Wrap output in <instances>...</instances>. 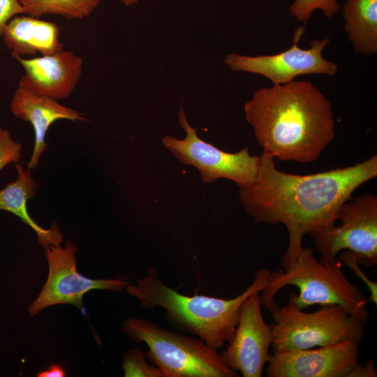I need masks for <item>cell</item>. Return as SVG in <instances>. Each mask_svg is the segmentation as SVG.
<instances>
[{
    "label": "cell",
    "instance_id": "6da1fadb",
    "mask_svg": "<svg viewBox=\"0 0 377 377\" xmlns=\"http://www.w3.org/2000/svg\"><path fill=\"white\" fill-rule=\"evenodd\" d=\"M376 177L377 155L352 166L300 175L278 170L274 158L263 151L254 180L239 188V201L254 222L285 226V269L303 247L304 236L334 226L353 193Z\"/></svg>",
    "mask_w": 377,
    "mask_h": 377
},
{
    "label": "cell",
    "instance_id": "7a4b0ae2",
    "mask_svg": "<svg viewBox=\"0 0 377 377\" xmlns=\"http://www.w3.org/2000/svg\"><path fill=\"white\" fill-rule=\"evenodd\" d=\"M244 112L263 151L282 161H315L334 137L331 103L306 81L260 88Z\"/></svg>",
    "mask_w": 377,
    "mask_h": 377
},
{
    "label": "cell",
    "instance_id": "3957f363",
    "mask_svg": "<svg viewBox=\"0 0 377 377\" xmlns=\"http://www.w3.org/2000/svg\"><path fill=\"white\" fill-rule=\"evenodd\" d=\"M270 272L267 268L258 269L251 283L231 299L181 294L160 280L156 267H149L146 276L136 279L135 284H128L126 290L143 307L163 308L174 326L218 350L232 339L244 301L265 288Z\"/></svg>",
    "mask_w": 377,
    "mask_h": 377
},
{
    "label": "cell",
    "instance_id": "277c9868",
    "mask_svg": "<svg viewBox=\"0 0 377 377\" xmlns=\"http://www.w3.org/2000/svg\"><path fill=\"white\" fill-rule=\"evenodd\" d=\"M288 286H295L299 293L289 295V304L298 309L312 305L337 304L365 323L369 317L367 300L361 290L344 275L338 259L332 263L318 260L310 247H302L290 265L270 272L260 295L261 305L269 311L278 306L276 293Z\"/></svg>",
    "mask_w": 377,
    "mask_h": 377
},
{
    "label": "cell",
    "instance_id": "5b68a950",
    "mask_svg": "<svg viewBox=\"0 0 377 377\" xmlns=\"http://www.w3.org/2000/svg\"><path fill=\"white\" fill-rule=\"evenodd\" d=\"M122 329L133 340L147 346V360L161 371L163 377L238 376L217 350L200 339L135 317L126 320Z\"/></svg>",
    "mask_w": 377,
    "mask_h": 377
},
{
    "label": "cell",
    "instance_id": "8992f818",
    "mask_svg": "<svg viewBox=\"0 0 377 377\" xmlns=\"http://www.w3.org/2000/svg\"><path fill=\"white\" fill-rule=\"evenodd\" d=\"M274 351L298 350L343 341H361L364 323L337 304L306 313L289 303L269 311Z\"/></svg>",
    "mask_w": 377,
    "mask_h": 377
},
{
    "label": "cell",
    "instance_id": "52a82bcc",
    "mask_svg": "<svg viewBox=\"0 0 377 377\" xmlns=\"http://www.w3.org/2000/svg\"><path fill=\"white\" fill-rule=\"evenodd\" d=\"M339 226H333L310 235L320 262L332 263L343 251H350L359 265L377 264V197L371 193L350 198L342 206Z\"/></svg>",
    "mask_w": 377,
    "mask_h": 377
},
{
    "label": "cell",
    "instance_id": "ba28073f",
    "mask_svg": "<svg viewBox=\"0 0 377 377\" xmlns=\"http://www.w3.org/2000/svg\"><path fill=\"white\" fill-rule=\"evenodd\" d=\"M179 122L186 132L185 138L179 139L166 135L162 144L180 163L197 168L204 183L227 179L240 188L253 182L260 156L251 155L248 147L235 153L226 152L202 140L197 134V128L188 121L183 106L179 111Z\"/></svg>",
    "mask_w": 377,
    "mask_h": 377
},
{
    "label": "cell",
    "instance_id": "9c48e42d",
    "mask_svg": "<svg viewBox=\"0 0 377 377\" xmlns=\"http://www.w3.org/2000/svg\"><path fill=\"white\" fill-rule=\"evenodd\" d=\"M77 246L71 242L65 247L60 245L45 247L49 273L46 282L37 298L30 304L28 311L34 316L55 304H69L82 310V298L92 290L123 291L129 281L124 278L92 279L82 276L76 268Z\"/></svg>",
    "mask_w": 377,
    "mask_h": 377
},
{
    "label": "cell",
    "instance_id": "30bf717a",
    "mask_svg": "<svg viewBox=\"0 0 377 377\" xmlns=\"http://www.w3.org/2000/svg\"><path fill=\"white\" fill-rule=\"evenodd\" d=\"M303 33L302 27L295 31L294 43L286 51L255 57L229 53L225 57L224 64L234 71L263 75L275 85L288 83L297 76L305 74L334 75L338 70L337 64L322 55L330 39L313 40L309 48L302 49L298 46V40Z\"/></svg>",
    "mask_w": 377,
    "mask_h": 377
},
{
    "label": "cell",
    "instance_id": "8fae6325",
    "mask_svg": "<svg viewBox=\"0 0 377 377\" xmlns=\"http://www.w3.org/2000/svg\"><path fill=\"white\" fill-rule=\"evenodd\" d=\"M360 342L343 341L298 350L274 351L267 377H348L359 364Z\"/></svg>",
    "mask_w": 377,
    "mask_h": 377
},
{
    "label": "cell",
    "instance_id": "7c38bea8",
    "mask_svg": "<svg viewBox=\"0 0 377 377\" xmlns=\"http://www.w3.org/2000/svg\"><path fill=\"white\" fill-rule=\"evenodd\" d=\"M261 306L260 292L244 301L232 339L220 353L226 364L244 377L262 376L270 355L272 332L263 318Z\"/></svg>",
    "mask_w": 377,
    "mask_h": 377
},
{
    "label": "cell",
    "instance_id": "4fadbf2b",
    "mask_svg": "<svg viewBox=\"0 0 377 377\" xmlns=\"http://www.w3.org/2000/svg\"><path fill=\"white\" fill-rule=\"evenodd\" d=\"M24 70L19 86L56 101L68 98L79 82L82 59L72 52L61 50L32 59L15 57Z\"/></svg>",
    "mask_w": 377,
    "mask_h": 377
},
{
    "label": "cell",
    "instance_id": "5bb4252c",
    "mask_svg": "<svg viewBox=\"0 0 377 377\" xmlns=\"http://www.w3.org/2000/svg\"><path fill=\"white\" fill-rule=\"evenodd\" d=\"M10 110L15 117L30 122L34 130L35 142L28 163L29 170L38 166L40 156L47 147L46 133L54 122L59 119L87 121L83 114L61 105L58 101L34 94L21 86L13 94Z\"/></svg>",
    "mask_w": 377,
    "mask_h": 377
},
{
    "label": "cell",
    "instance_id": "9a60e30c",
    "mask_svg": "<svg viewBox=\"0 0 377 377\" xmlns=\"http://www.w3.org/2000/svg\"><path fill=\"white\" fill-rule=\"evenodd\" d=\"M60 28L54 22L31 16H16L6 25L2 38L13 57L22 54L47 55L64 50Z\"/></svg>",
    "mask_w": 377,
    "mask_h": 377
},
{
    "label": "cell",
    "instance_id": "2e32d148",
    "mask_svg": "<svg viewBox=\"0 0 377 377\" xmlns=\"http://www.w3.org/2000/svg\"><path fill=\"white\" fill-rule=\"evenodd\" d=\"M17 177L0 189V210L10 212L19 217L36 233L43 247L60 245L63 236L56 223L49 229L40 227L28 213L27 201L35 195L38 184L31 176L30 170H24L19 163L15 165Z\"/></svg>",
    "mask_w": 377,
    "mask_h": 377
},
{
    "label": "cell",
    "instance_id": "e0dca14e",
    "mask_svg": "<svg viewBox=\"0 0 377 377\" xmlns=\"http://www.w3.org/2000/svg\"><path fill=\"white\" fill-rule=\"evenodd\" d=\"M342 15L344 29L356 52H377V0H346Z\"/></svg>",
    "mask_w": 377,
    "mask_h": 377
},
{
    "label": "cell",
    "instance_id": "ac0fdd59",
    "mask_svg": "<svg viewBox=\"0 0 377 377\" xmlns=\"http://www.w3.org/2000/svg\"><path fill=\"white\" fill-rule=\"evenodd\" d=\"M26 14L40 17L44 15H61L66 19H83L97 8L98 0H19Z\"/></svg>",
    "mask_w": 377,
    "mask_h": 377
},
{
    "label": "cell",
    "instance_id": "d6986e66",
    "mask_svg": "<svg viewBox=\"0 0 377 377\" xmlns=\"http://www.w3.org/2000/svg\"><path fill=\"white\" fill-rule=\"evenodd\" d=\"M316 9H320L327 17L332 18L339 13L340 6L337 0H295L289 12L297 21L306 24Z\"/></svg>",
    "mask_w": 377,
    "mask_h": 377
},
{
    "label": "cell",
    "instance_id": "ffe728a7",
    "mask_svg": "<svg viewBox=\"0 0 377 377\" xmlns=\"http://www.w3.org/2000/svg\"><path fill=\"white\" fill-rule=\"evenodd\" d=\"M146 353L136 348L124 355L122 367L126 377H163L161 371L146 360Z\"/></svg>",
    "mask_w": 377,
    "mask_h": 377
},
{
    "label": "cell",
    "instance_id": "44dd1931",
    "mask_svg": "<svg viewBox=\"0 0 377 377\" xmlns=\"http://www.w3.org/2000/svg\"><path fill=\"white\" fill-rule=\"evenodd\" d=\"M22 145L15 141L8 131L0 128V171L10 163L18 162Z\"/></svg>",
    "mask_w": 377,
    "mask_h": 377
},
{
    "label": "cell",
    "instance_id": "7402d4cb",
    "mask_svg": "<svg viewBox=\"0 0 377 377\" xmlns=\"http://www.w3.org/2000/svg\"><path fill=\"white\" fill-rule=\"evenodd\" d=\"M338 259L341 263L345 264L350 269H351L354 273L359 276L365 283L367 288L369 290L370 297L367 301H371L376 305L377 304V283L373 281H371L364 272L359 267V264L357 263L355 257L348 251H343L339 253Z\"/></svg>",
    "mask_w": 377,
    "mask_h": 377
},
{
    "label": "cell",
    "instance_id": "603a6c76",
    "mask_svg": "<svg viewBox=\"0 0 377 377\" xmlns=\"http://www.w3.org/2000/svg\"><path fill=\"white\" fill-rule=\"evenodd\" d=\"M26 14L19 0H0V36L7 23L18 14Z\"/></svg>",
    "mask_w": 377,
    "mask_h": 377
},
{
    "label": "cell",
    "instance_id": "cb8c5ba5",
    "mask_svg": "<svg viewBox=\"0 0 377 377\" xmlns=\"http://www.w3.org/2000/svg\"><path fill=\"white\" fill-rule=\"evenodd\" d=\"M377 373L373 360H369L364 364H358L348 377H376Z\"/></svg>",
    "mask_w": 377,
    "mask_h": 377
},
{
    "label": "cell",
    "instance_id": "d4e9b609",
    "mask_svg": "<svg viewBox=\"0 0 377 377\" xmlns=\"http://www.w3.org/2000/svg\"><path fill=\"white\" fill-rule=\"evenodd\" d=\"M38 377H64L66 376L64 369L59 364H54L47 369L40 371Z\"/></svg>",
    "mask_w": 377,
    "mask_h": 377
},
{
    "label": "cell",
    "instance_id": "484cf974",
    "mask_svg": "<svg viewBox=\"0 0 377 377\" xmlns=\"http://www.w3.org/2000/svg\"><path fill=\"white\" fill-rule=\"evenodd\" d=\"M121 1L124 5L126 6H132L136 3H138L140 0H119Z\"/></svg>",
    "mask_w": 377,
    "mask_h": 377
}]
</instances>
